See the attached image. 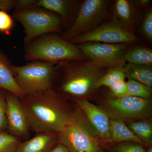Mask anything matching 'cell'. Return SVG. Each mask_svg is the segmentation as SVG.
<instances>
[{"label":"cell","instance_id":"cell-24","mask_svg":"<svg viewBox=\"0 0 152 152\" xmlns=\"http://www.w3.org/2000/svg\"><path fill=\"white\" fill-rule=\"evenodd\" d=\"M13 18L7 12L0 10V32L9 35L14 27Z\"/></svg>","mask_w":152,"mask_h":152},{"label":"cell","instance_id":"cell-7","mask_svg":"<svg viewBox=\"0 0 152 152\" xmlns=\"http://www.w3.org/2000/svg\"><path fill=\"white\" fill-rule=\"evenodd\" d=\"M110 3L107 0H85L79 7L72 24L61 37L70 42L95 29L107 18Z\"/></svg>","mask_w":152,"mask_h":152},{"label":"cell","instance_id":"cell-30","mask_svg":"<svg viewBox=\"0 0 152 152\" xmlns=\"http://www.w3.org/2000/svg\"><path fill=\"white\" fill-rule=\"evenodd\" d=\"M15 0H0V10L7 12L15 8Z\"/></svg>","mask_w":152,"mask_h":152},{"label":"cell","instance_id":"cell-21","mask_svg":"<svg viewBox=\"0 0 152 152\" xmlns=\"http://www.w3.org/2000/svg\"><path fill=\"white\" fill-rule=\"evenodd\" d=\"M125 78L123 68L109 69L99 80L97 88L102 86L109 88L118 82L125 80Z\"/></svg>","mask_w":152,"mask_h":152},{"label":"cell","instance_id":"cell-15","mask_svg":"<svg viewBox=\"0 0 152 152\" xmlns=\"http://www.w3.org/2000/svg\"><path fill=\"white\" fill-rule=\"evenodd\" d=\"M114 17L128 31L134 34L138 12L134 3L128 0H117L114 4Z\"/></svg>","mask_w":152,"mask_h":152},{"label":"cell","instance_id":"cell-22","mask_svg":"<svg viewBox=\"0 0 152 152\" xmlns=\"http://www.w3.org/2000/svg\"><path fill=\"white\" fill-rule=\"evenodd\" d=\"M127 83V96L148 99L151 94V87L140 82L129 80Z\"/></svg>","mask_w":152,"mask_h":152},{"label":"cell","instance_id":"cell-8","mask_svg":"<svg viewBox=\"0 0 152 152\" xmlns=\"http://www.w3.org/2000/svg\"><path fill=\"white\" fill-rule=\"evenodd\" d=\"M131 44L91 42L76 45L87 59L101 67L109 69L124 66L125 54Z\"/></svg>","mask_w":152,"mask_h":152},{"label":"cell","instance_id":"cell-11","mask_svg":"<svg viewBox=\"0 0 152 152\" xmlns=\"http://www.w3.org/2000/svg\"><path fill=\"white\" fill-rule=\"evenodd\" d=\"M7 132L19 138L27 139L30 136V128L20 99L17 95L6 91Z\"/></svg>","mask_w":152,"mask_h":152},{"label":"cell","instance_id":"cell-28","mask_svg":"<svg viewBox=\"0 0 152 152\" xmlns=\"http://www.w3.org/2000/svg\"><path fill=\"white\" fill-rule=\"evenodd\" d=\"M109 88L111 92L115 98L127 96V83L125 80L118 82Z\"/></svg>","mask_w":152,"mask_h":152},{"label":"cell","instance_id":"cell-2","mask_svg":"<svg viewBox=\"0 0 152 152\" xmlns=\"http://www.w3.org/2000/svg\"><path fill=\"white\" fill-rule=\"evenodd\" d=\"M106 69L89 60L58 63L55 80L59 82L55 91L64 97L83 99L97 89L98 82Z\"/></svg>","mask_w":152,"mask_h":152},{"label":"cell","instance_id":"cell-17","mask_svg":"<svg viewBox=\"0 0 152 152\" xmlns=\"http://www.w3.org/2000/svg\"><path fill=\"white\" fill-rule=\"evenodd\" d=\"M110 134L112 143L132 142L145 145L128 127L122 120H110Z\"/></svg>","mask_w":152,"mask_h":152},{"label":"cell","instance_id":"cell-27","mask_svg":"<svg viewBox=\"0 0 152 152\" xmlns=\"http://www.w3.org/2000/svg\"><path fill=\"white\" fill-rule=\"evenodd\" d=\"M115 152H145L141 144L128 142L121 143L114 147Z\"/></svg>","mask_w":152,"mask_h":152},{"label":"cell","instance_id":"cell-3","mask_svg":"<svg viewBox=\"0 0 152 152\" xmlns=\"http://www.w3.org/2000/svg\"><path fill=\"white\" fill-rule=\"evenodd\" d=\"M25 45L24 58L29 61L57 64L86 59L76 45L65 40L56 33L40 36Z\"/></svg>","mask_w":152,"mask_h":152},{"label":"cell","instance_id":"cell-1","mask_svg":"<svg viewBox=\"0 0 152 152\" xmlns=\"http://www.w3.org/2000/svg\"><path fill=\"white\" fill-rule=\"evenodd\" d=\"M30 130L59 134L70 121L71 110L64 97L53 88L21 98Z\"/></svg>","mask_w":152,"mask_h":152},{"label":"cell","instance_id":"cell-26","mask_svg":"<svg viewBox=\"0 0 152 152\" xmlns=\"http://www.w3.org/2000/svg\"><path fill=\"white\" fill-rule=\"evenodd\" d=\"M143 35L147 39L152 40V10L150 9L145 15L141 27Z\"/></svg>","mask_w":152,"mask_h":152},{"label":"cell","instance_id":"cell-16","mask_svg":"<svg viewBox=\"0 0 152 152\" xmlns=\"http://www.w3.org/2000/svg\"><path fill=\"white\" fill-rule=\"evenodd\" d=\"M11 65L10 60L0 49V89L10 92L21 99L25 95L15 81Z\"/></svg>","mask_w":152,"mask_h":152},{"label":"cell","instance_id":"cell-4","mask_svg":"<svg viewBox=\"0 0 152 152\" xmlns=\"http://www.w3.org/2000/svg\"><path fill=\"white\" fill-rule=\"evenodd\" d=\"M11 68L17 84L25 96L53 88L56 64L34 61L22 66L12 64Z\"/></svg>","mask_w":152,"mask_h":152},{"label":"cell","instance_id":"cell-12","mask_svg":"<svg viewBox=\"0 0 152 152\" xmlns=\"http://www.w3.org/2000/svg\"><path fill=\"white\" fill-rule=\"evenodd\" d=\"M78 106L96 136L106 142L112 143L110 134V120L107 112L85 99L78 101Z\"/></svg>","mask_w":152,"mask_h":152},{"label":"cell","instance_id":"cell-25","mask_svg":"<svg viewBox=\"0 0 152 152\" xmlns=\"http://www.w3.org/2000/svg\"><path fill=\"white\" fill-rule=\"evenodd\" d=\"M6 91L0 89V133L5 132L7 128L6 115Z\"/></svg>","mask_w":152,"mask_h":152},{"label":"cell","instance_id":"cell-29","mask_svg":"<svg viewBox=\"0 0 152 152\" xmlns=\"http://www.w3.org/2000/svg\"><path fill=\"white\" fill-rule=\"evenodd\" d=\"M37 0H15V12L26 10L34 7Z\"/></svg>","mask_w":152,"mask_h":152},{"label":"cell","instance_id":"cell-23","mask_svg":"<svg viewBox=\"0 0 152 152\" xmlns=\"http://www.w3.org/2000/svg\"><path fill=\"white\" fill-rule=\"evenodd\" d=\"M20 140L7 131L0 133V152H15Z\"/></svg>","mask_w":152,"mask_h":152},{"label":"cell","instance_id":"cell-33","mask_svg":"<svg viewBox=\"0 0 152 152\" xmlns=\"http://www.w3.org/2000/svg\"><path fill=\"white\" fill-rule=\"evenodd\" d=\"M147 152H152V148L151 147H150V148H149Z\"/></svg>","mask_w":152,"mask_h":152},{"label":"cell","instance_id":"cell-14","mask_svg":"<svg viewBox=\"0 0 152 152\" xmlns=\"http://www.w3.org/2000/svg\"><path fill=\"white\" fill-rule=\"evenodd\" d=\"M76 3V1L69 0H37L34 7L43 8L57 14L62 19L64 26L71 23L72 25Z\"/></svg>","mask_w":152,"mask_h":152},{"label":"cell","instance_id":"cell-19","mask_svg":"<svg viewBox=\"0 0 152 152\" xmlns=\"http://www.w3.org/2000/svg\"><path fill=\"white\" fill-rule=\"evenodd\" d=\"M125 60L131 64L152 66V50L144 47H135L128 50L125 54Z\"/></svg>","mask_w":152,"mask_h":152},{"label":"cell","instance_id":"cell-9","mask_svg":"<svg viewBox=\"0 0 152 152\" xmlns=\"http://www.w3.org/2000/svg\"><path fill=\"white\" fill-rule=\"evenodd\" d=\"M137 41V37L128 31L113 17L110 21L102 23L91 31L78 36L69 42L77 45L91 42L106 44H132Z\"/></svg>","mask_w":152,"mask_h":152},{"label":"cell","instance_id":"cell-31","mask_svg":"<svg viewBox=\"0 0 152 152\" xmlns=\"http://www.w3.org/2000/svg\"><path fill=\"white\" fill-rule=\"evenodd\" d=\"M49 152H70L63 144L58 142Z\"/></svg>","mask_w":152,"mask_h":152},{"label":"cell","instance_id":"cell-6","mask_svg":"<svg viewBox=\"0 0 152 152\" xmlns=\"http://www.w3.org/2000/svg\"><path fill=\"white\" fill-rule=\"evenodd\" d=\"M12 17L24 28L25 45L40 36L59 32L64 27L59 16L43 8L37 7L26 10L15 11Z\"/></svg>","mask_w":152,"mask_h":152},{"label":"cell","instance_id":"cell-13","mask_svg":"<svg viewBox=\"0 0 152 152\" xmlns=\"http://www.w3.org/2000/svg\"><path fill=\"white\" fill-rule=\"evenodd\" d=\"M58 142V134L36 133L34 137L20 142L15 152H49Z\"/></svg>","mask_w":152,"mask_h":152},{"label":"cell","instance_id":"cell-18","mask_svg":"<svg viewBox=\"0 0 152 152\" xmlns=\"http://www.w3.org/2000/svg\"><path fill=\"white\" fill-rule=\"evenodd\" d=\"M123 70L129 80H133L150 87L152 86V66L135 64L128 63Z\"/></svg>","mask_w":152,"mask_h":152},{"label":"cell","instance_id":"cell-5","mask_svg":"<svg viewBox=\"0 0 152 152\" xmlns=\"http://www.w3.org/2000/svg\"><path fill=\"white\" fill-rule=\"evenodd\" d=\"M96 136L78 106L70 122L58 134L59 142L70 152H102Z\"/></svg>","mask_w":152,"mask_h":152},{"label":"cell","instance_id":"cell-10","mask_svg":"<svg viewBox=\"0 0 152 152\" xmlns=\"http://www.w3.org/2000/svg\"><path fill=\"white\" fill-rule=\"evenodd\" d=\"M107 103L109 110L117 119H138L151 114V103L148 99L127 96L109 99Z\"/></svg>","mask_w":152,"mask_h":152},{"label":"cell","instance_id":"cell-32","mask_svg":"<svg viewBox=\"0 0 152 152\" xmlns=\"http://www.w3.org/2000/svg\"><path fill=\"white\" fill-rule=\"evenodd\" d=\"M151 1L149 0H139V1H135L133 2L134 3V5L138 6L140 7H145L148 5Z\"/></svg>","mask_w":152,"mask_h":152},{"label":"cell","instance_id":"cell-20","mask_svg":"<svg viewBox=\"0 0 152 152\" xmlns=\"http://www.w3.org/2000/svg\"><path fill=\"white\" fill-rule=\"evenodd\" d=\"M129 128L145 145L151 144L152 127L151 123L143 121L133 122L129 124Z\"/></svg>","mask_w":152,"mask_h":152}]
</instances>
